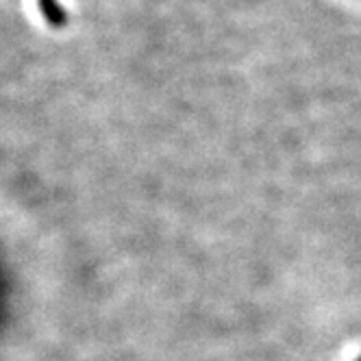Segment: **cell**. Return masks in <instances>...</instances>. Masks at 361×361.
Segmentation results:
<instances>
[{
  "label": "cell",
  "instance_id": "1",
  "mask_svg": "<svg viewBox=\"0 0 361 361\" xmlns=\"http://www.w3.org/2000/svg\"><path fill=\"white\" fill-rule=\"evenodd\" d=\"M37 5H39V11H42L44 20L50 24V27H55V29L66 27L68 16H66L63 7L59 5V0H37Z\"/></svg>",
  "mask_w": 361,
  "mask_h": 361
}]
</instances>
